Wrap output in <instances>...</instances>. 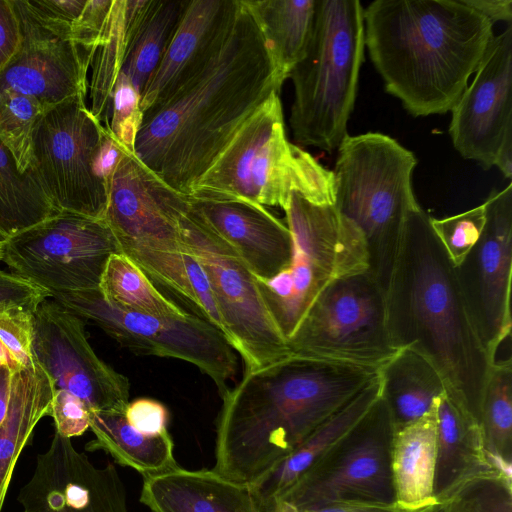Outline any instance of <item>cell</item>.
<instances>
[{"instance_id":"6da1fadb","label":"cell","mask_w":512,"mask_h":512,"mask_svg":"<svg viewBox=\"0 0 512 512\" xmlns=\"http://www.w3.org/2000/svg\"><path fill=\"white\" fill-rule=\"evenodd\" d=\"M282 85L240 0L230 33L209 65L143 114L134 155L168 186L189 196L242 124Z\"/></svg>"},{"instance_id":"7a4b0ae2","label":"cell","mask_w":512,"mask_h":512,"mask_svg":"<svg viewBox=\"0 0 512 512\" xmlns=\"http://www.w3.org/2000/svg\"><path fill=\"white\" fill-rule=\"evenodd\" d=\"M379 373L293 355L244 372L221 397L213 470L255 484Z\"/></svg>"},{"instance_id":"3957f363","label":"cell","mask_w":512,"mask_h":512,"mask_svg":"<svg viewBox=\"0 0 512 512\" xmlns=\"http://www.w3.org/2000/svg\"><path fill=\"white\" fill-rule=\"evenodd\" d=\"M420 207L407 217L385 291L387 327L397 350L426 358L447 394L479 424L482 394L492 361L468 314L455 266Z\"/></svg>"},{"instance_id":"277c9868","label":"cell","mask_w":512,"mask_h":512,"mask_svg":"<svg viewBox=\"0 0 512 512\" xmlns=\"http://www.w3.org/2000/svg\"><path fill=\"white\" fill-rule=\"evenodd\" d=\"M363 18L385 90L414 117L451 111L495 36L462 0H375Z\"/></svg>"},{"instance_id":"5b68a950","label":"cell","mask_w":512,"mask_h":512,"mask_svg":"<svg viewBox=\"0 0 512 512\" xmlns=\"http://www.w3.org/2000/svg\"><path fill=\"white\" fill-rule=\"evenodd\" d=\"M296 192L318 205H334L333 171L286 137L279 92L242 124L189 196L287 205Z\"/></svg>"},{"instance_id":"8992f818","label":"cell","mask_w":512,"mask_h":512,"mask_svg":"<svg viewBox=\"0 0 512 512\" xmlns=\"http://www.w3.org/2000/svg\"><path fill=\"white\" fill-rule=\"evenodd\" d=\"M337 150L334 207L362 233L368 272L385 292L408 214L419 205L412 188L417 158L378 132L348 134Z\"/></svg>"},{"instance_id":"52a82bcc","label":"cell","mask_w":512,"mask_h":512,"mask_svg":"<svg viewBox=\"0 0 512 512\" xmlns=\"http://www.w3.org/2000/svg\"><path fill=\"white\" fill-rule=\"evenodd\" d=\"M364 47L358 0H316L307 53L289 76L294 89L289 123L297 143L330 152L348 135Z\"/></svg>"},{"instance_id":"ba28073f","label":"cell","mask_w":512,"mask_h":512,"mask_svg":"<svg viewBox=\"0 0 512 512\" xmlns=\"http://www.w3.org/2000/svg\"><path fill=\"white\" fill-rule=\"evenodd\" d=\"M283 210L293 242L291 261L274 277L255 280L287 340L333 281L368 271V255L360 230L334 205H318L293 192Z\"/></svg>"},{"instance_id":"9c48e42d","label":"cell","mask_w":512,"mask_h":512,"mask_svg":"<svg viewBox=\"0 0 512 512\" xmlns=\"http://www.w3.org/2000/svg\"><path fill=\"white\" fill-rule=\"evenodd\" d=\"M293 356L380 370L399 350L387 327L386 296L368 271L333 281L287 339Z\"/></svg>"},{"instance_id":"30bf717a","label":"cell","mask_w":512,"mask_h":512,"mask_svg":"<svg viewBox=\"0 0 512 512\" xmlns=\"http://www.w3.org/2000/svg\"><path fill=\"white\" fill-rule=\"evenodd\" d=\"M51 298L134 353L189 362L213 380L221 397L229 389L227 381L237 368L235 349L210 323L191 314L126 311L106 301L99 289L54 293Z\"/></svg>"},{"instance_id":"8fae6325","label":"cell","mask_w":512,"mask_h":512,"mask_svg":"<svg viewBox=\"0 0 512 512\" xmlns=\"http://www.w3.org/2000/svg\"><path fill=\"white\" fill-rule=\"evenodd\" d=\"M108 132L82 95L50 108L39 121L31 168L59 211L103 219L108 183L100 156Z\"/></svg>"},{"instance_id":"7c38bea8","label":"cell","mask_w":512,"mask_h":512,"mask_svg":"<svg viewBox=\"0 0 512 512\" xmlns=\"http://www.w3.org/2000/svg\"><path fill=\"white\" fill-rule=\"evenodd\" d=\"M395 425L382 395L369 413L274 504L301 511L330 504L396 506L391 468Z\"/></svg>"},{"instance_id":"4fadbf2b","label":"cell","mask_w":512,"mask_h":512,"mask_svg":"<svg viewBox=\"0 0 512 512\" xmlns=\"http://www.w3.org/2000/svg\"><path fill=\"white\" fill-rule=\"evenodd\" d=\"M118 252L103 219L61 211L7 239L1 261L52 295L98 289L108 258Z\"/></svg>"},{"instance_id":"5bb4252c","label":"cell","mask_w":512,"mask_h":512,"mask_svg":"<svg viewBox=\"0 0 512 512\" xmlns=\"http://www.w3.org/2000/svg\"><path fill=\"white\" fill-rule=\"evenodd\" d=\"M185 250L204 269L232 347L243 359L244 372L255 371L291 354L274 323L254 275L223 241L190 212L180 220Z\"/></svg>"},{"instance_id":"9a60e30c","label":"cell","mask_w":512,"mask_h":512,"mask_svg":"<svg viewBox=\"0 0 512 512\" xmlns=\"http://www.w3.org/2000/svg\"><path fill=\"white\" fill-rule=\"evenodd\" d=\"M483 232L455 272L475 331L492 361L511 334L512 185L484 202Z\"/></svg>"},{"instance_id":"2e32d148","label":"cell","mask_w":512,"mask_h":512,"mask_svg":"<svg viewBox=\"0 0 512 512\" xmlns=\"http://www.w3.org/2000/svg\"><path fill=\"white\" fill-rule=\"evenodd\" d=\"M36 363L53 381L79 399L89 411L125 412L128 378L98 357L85 331V321L52 298L33 312Z\"/></svg>"},{"instance_id":"e0dca14e","label":"cell","mask_w":512,"mask_h":512,"mask_svg":"<svg viewBox=\"0 0 512 512\" xmlns=\"http://www.w3.org/2000/svg\"><path fill=\"white\" fill-rule=\"evenodd\" d=\"M189 207L182 194L124 151L108 181L103 220L124 248L184 252L180 220Z\"/></svg>"},{"instance_id":"ac0fdd59","label":"cell","mask_w":512,"mask_h":512,"mask_svg":"<svg viewBox=\"0 0 512 512\" xmlns=\"http://www.w3.org/2000/svg\"><path fill=\"white\" fill-rule=\"evenodd\" d=\"M452 108L449 135L465 159L494 166L503 142L512 137V25L493 37L482 61Z\"/></svg>"},{"instance_id":"d6986e66","label":"cell","mask_w":512,"mask_h":512,"mask_svg":"<svg viewBox=\"0 0 512 512\" xmlns=\"http://www.w3.org/2000/svg\"><path fill=\"white\" fill-rule=\"evenodd\" d=\"M18 502L23 512H128L115 466H95L71 439L56 432L48 449L37 455Z\"/></svg>"},{"instance_id":"ffe728a7","label":"cell","mask_w":512,"mask_h":512,"mask_svg":"<svg viewBox=\"0 0 512 512\" xmlns=\"http://www.w3.org/2000/svg\"><path fill=\"white\" fill-rule=\"evenodd\" d=\"M21 27L19 48L0 73V94L34 97L48 108L86 96L90 58L72 41L38 23L21 0H14Z\"/></svg>"},{"instance_id":"44dd1931","label":"cell","mask_w":512,"mask_h":512,"mask_svg":"<svg viewBox=\"0 0 512 512\" xmlns=\"http://www.w3.org/2000/svg\"><path fill=\"white\" fill-rule=\"evenodd\" d=\"M189 210L238 255L255 278L268 280L289 265L293 249L290 230L264 206L189 196Z\"/></svg>"},{"instance_id":"7402d4cb","label":"cell","mask_w":512,"mask_h":512,"mask_svg":"<svg viewBox=\"0 0 512 512\" xmlns=\"http://www.w3.org/2000/svg\"><path fill=\"white\" fill-rule=\"evenodd\" d=\"M240 0H189L176 33L141 95L143 114L195 79L218 54Z\"/></svg>"},{"instance_id":"603a6c76","label":"cell","mask_w":512,"mask_h":512,"mask_svg":"<svg viewBox=\"0 0 512 512\" xmlns=\"http://www.w3.org/2000/svg\"><path fill=\"white\" fill-rule=\"evenodd\" d=\"M140 501L152 512H262L251 484L180 466L144 478Z\"/></svg>"},{"instance_id":"cb8c5ba5","label":"cell","mask_w":512,"mask_h":512,"mask_svg":"<svg viewBox=\"0 0 512 512\" xmlns=\"http://www.w3.org/2000/svg\"><path fill=\"white\" fill-rule=\"evenodd\" d=\"M382 395L379 375L352 400L318 427L267 475L253 484L262 512L324 458L374 407Z\"/></svg>"},{"instance_id":"d4e9b609","label":"cell","mask_w":512,"mask_h":512,"mask_svg":"<svg viewBox=\"0 0 512 512\" xmlns=\"http://www.w3.org/2000/svg\"><path fill=\"white\" fill-rule=\"evenodd\" d=\"M434 411V496L439 502L463 480L494 469L486 460L478 422L462 406L445 392L434 401Z\"/></svg>"},{"instance_id":"484cf974","label":"cell","mask_w":512,"mask_h":512,"mask_svg":"<svg viewBox=\"0 0 512 512\" xmlns=\"http://www.w3.org/2000/svg\"><path fill=\"white\" fill-rule=\"evenodd\" d=\"M9 369V396L0 425V512L19 455L38 422L49 415L55 386L38 365Z\"/></svg>"},{"instance_id":"4316f807","label":"cell","mask_w":512,"mask_h":512,"mask_svg":"<svg viewBox=\"0 0 512 512\" xmlns=\"http://www.w3.org/2000/svg\"><path fill=\"white\" fill-rule=\"evenodd\" d=\"M436 418L434 405L420 419L395 431L391 468L396 506L419 512L438 504L434 496Z\"/></svg>"},{"instance_id":"83f0119b","label":"cell","mask_w":512,"mask_h":512,"mask_svg":"<svg viewBox=\"0 0 512 512\" xmlns=\"http://www.w3.org/2000/svg\"><path fill=\"white\" fill-rule=\"evenodd\" d=\"M121 252L165 296L169 298L172 295V298L180 300L182 309L215 326L229 340L208 277L198 260L187 250L168 252L148 248H124Z\"/></svg>"},{"instance_id":"f1b7e54d","label":"cell","mask_w":512,"mask_h":512,"mask_svg":"<svg viewBox=\"0 0 512 512\" xmlns=\"http://www.w3.org/2000/svg\"><path fill=\"white\" fill-rule=\"evenodd\" d=\"M282 83L305 57L313 34L316 0H243Z\"/></svg>"},{"instance_id":"f546056e","label":"cell","mask_w":512,"mask_h":512,"mask_svg":"<svg viewBox=\"0 0 512 512\" xmlns=\"http://www.w3.org/2000/svg\"><path fill=\"white\" fill-rule=\"evenodd\" d=\"M89 415V428L95 439L86 444L88 451L103 450L118 464L135 469L144 478L179 466L168 431L145 435L130 425L124 412L90 411Z\"/></svg>"},{"instance_id":"4dcf8cb0","label":"cell","mask_w":512,"mask_h":512,"mask_svg":"<svg viewBox=\"0 0 512 512\" xmlns=\"http://www.w3.org/2000/svg\"><path fill=\"white\" fill-rule=\"evenodd\" d=\"M382 398L391 413L395 431L410 424L433 408L446 392L437 369L422 355L401 349L380 369Z\"/></svg>"},{"instance_id":"1f68e13d","label":"cell","mask_w":512,"mask_h":512,"mask_svg":"<svg viewBox=\"0 0 512 512\" xmlns=\"http://www.w3.org/2000/svg\"><path fill=\"white\" fill-rule=\"evenodd\" d=\"M188 3L189 0H146L120 71L140 95L158 69Z\"/></svg>"},{"instance_id":"d6a6232c","label":"cell","mask_w":512,"mask_h":512,"mask_svg":"<svg viewBox=\"0 0 512 512\" xmlns=\"http://www.w3.org/2000/svg\"><path fill=\"white\" fill-rule=\"evenodd\" d=\"M146 0H113L90 66L91 113L108 129L112 93L121 71L134 25Z\"/></svg>"},{"instance_id":"836d02e7","label":"cell","mask_w":512,"mask_h":512,"mask_svg":"<svg viewBox=\"0 0 512 512\" xmlns=\"http://www.w3.org/2000/svg\"><path fill=\"white\" fill-rule=\"evenodd\" d=\"M59 212L32 168L21 172L0 142V242Z\"/></svg>"},{"instance_id":"e575fe53","label":"cell","mask_w":512,"mask_h":512,"mask_svg":"<svg viewBox=\"0 0 512 512\" xmlns=\"http://www.w3.org/2000/svg\"><path fill=\"white\" fill-rule=\"evenodd\" d=\"M98 289L106 301L126 311L164 317L189 314L157 289L122 252L108 258Z\"/></svg>"},{"instance_id":"d590c367","label":"cell","mask_w":512,"mask_h":512,"mask_svg":"<svg viewBox=\"0 0 512 512\" xmlns=\"http://www.w3.org/2000/svg\"><path fill=\"white\" fill-rule=\"evenodd\" d=\"M485 452L511 461L512 361L496 360L490 367L479 412Z\"/></svg>"},{"instance_id":"8d00e7d4","label":"cell","mask_w":512,"mask_h":512,"mask_svg":"<svg viewBox=\"0 0 512 512\" xmlns=\"http://www.w3.org/2000/svg\"><path fill=\"white\" fill-rule=\"evenodd\" d=\"M49 109L34 97L11 91L0 94V142L23 173L32 167L35 130Z\"/></svg>"},{"instance_id":"74e56055","label":"cell","mask_w":512,"mask_h":512,"mask_svg":"<svg viewBox=\"0 0 512 512\" xmlns=\"http://www.w3.org/2000/svg\"><path fill=\"white\" fill-rule=\"evenodd\" d=\"M438 503L444 512H512L511 481L496 471L460 482Z\"/></svg>"},{"instance_id":"f35d334b","label":"cell","mask_w":512,"mask_h":512,"mask_svg":"<svg viewBox=\"0 0 512 512\" xmlns=\"http://www.w3.org/2000/svg\"><path fill=\"white\" fill-rule=\"evenodd\" d=\"M431 226L454 266L459 265L479 240L486 222L485 204L443 219Z\"/></svg>"},{"instance_id":"ab89813d","label":"cell","mask_w":512,"mask_h":512,"mask_svg":"<svg viewBox=\"0 0 512 512\" xmlns=\"http://www.w3.org/2000/svg\"><path fill=\"white\" fill-rule=\"evenodd\" d=\"M141 95L123 74L119 73L112 93L108 130L127 152L134 153V143L143 119Z\"/></svg>"},{"instance_id":"60d3db41","label":"cell","mask_w":512,"mask_h":512,"mask_svg":"<svg viewBox=\"0 0 512 512\" xmlns=\"http://www.w3.org/2000/svg\"><path fill=\"white\" fill-rule=\"evenodd\" d=\"M33 312L17 305L0 306V343L13 364L35 366Z\"/></svg>"},{"instance_id":"b9f144b4","label":"cell","mask_w":512,"mask_h":512,"mask_svg":"<svg viewBox=\"0 0 512 512\" xmlns=\"http://www.w3.org/2000/svg\"><path fill=\"white\" fill-rule=\"evenodd\" d=\"M89 409L71 392L55 389L49 416L53 418L55 432L71 439L82 435L90 424Z\"/></svg>"},{"instance_id":"7bdbcfd3","label":"cell","mask_w":512,"mask_h":512,"mask_svg":"<svg viewBox=\"0 0 512 512\" xmlns=\"http://www.w3.org/2000/svg\"><path fill=\"white\" fill-rule=\"evenodd\" d=\"M125 417L137 431L155 436L167 431L168 411L159 401L151 398H138L129 402Z\"/></svg>"},{"instance_id":"ee69618b","label":"cell","mask_w":512,"mask_h":512,"mask_svg":"<svg viewBox=\"0 0 512 512\" xmlns=\"http://www.w3.org/2000/svg\"><path fill=\"white\" fill-rule=\"evenodd\" d=\"M46 298H51V295L45 289L0 270V306L17 305L34 312Z\"/></svg>"},{"instance_id":"f6af8a7d","label":"cell","mask_w":512,"mask_h":512,"mask_svg":"<svg viewBox=\"0 0 512 512\" xmlns=\"http://www.w3.org/2000/svg\"><path fill=\"white\" fill-rule=\"evenodd\" d=\"M21 27L14 0H0V73L16 54Z\"/></svg>"},{"instance_id":"bcb514c9","label":"cell","mask_w":512,"mask_h":512,"mask_svg":"<svg viewBox=\"0 0 512 512\" xmlns=\"http://www.w3.org/2000/svg\"><path fill=\"white\" fill-rule=\"evenodd\" d=\"M466 5L472 7L493 25L495 22L504 21L511 24L512 1L511 0H462Z\"/></svg>"},{"instance_id":"7dc6e473","label":"cell","mask_w":512,"mask_h":512,"mask_svg":"<svg viewBox=\"0 0 512 512\" xmlns=\"http://www.w3.org/2000/svg\"><path fill=\"white\" fill-rule=\"evenodd\" d=\"M273 512H405L397 506H380L362 503H339L330 504L314 509L301 511H283L275 510Z\"/></svg>"},{"instance_id":"c3c4849f","label":"cell","mask_w":512,"mask_h":512,"mask_svg":"<svg viewBox=\"0 0 512 512\" xmlns=\"http://www.w3.org/2000/svg\"><path fill=\"white\" fill-rule=\"evenodd\" d=\"M494 166L507 179L512 177V137L507 138L498 150Z\"/></svg>"},{"instance_id":"681fc988","label":"cell","mask_w":512,"mask_h":512,"mask_svg":"<svg viewBox=\"0 0 512 512\" xmlns=\"http://www.w3.org/2000/svg\"><path fill=\"white\" fill-rule=\"evenodd\" d=\"M9 396V369L0 368V425L5 417Z\"/></svg>"},{"instance_id":"f907efd6","label":"cell","mask_w":512,"mask_h":512,"mask_svg":"<svg viewBox=\"0 0 512 512\" xmlns=\"http://www.w3.org/2000/svg\"><path fill=\"white\" fill-rule=\"evenodd\" d=\"M13 364V362L10 360L6 350L0 343V368L1 367H8L10 368Z\"/></svg>"},{"instance_id":"816d5d0a","label":"cell","mask_w":512,"mask_h":512,"mask_svg":"<svg viewBox=\"0 0 512 512\" xmlns=\"http://www.w3.org/2000/svg\"><path fill=\"white\" fill-rule=\"evenodd\" d=\"M419 512H444L440 503Z\"/></svg>"},{"instance_id":"f5cc1de1","label":"cell","mask_w":512,"mask_h":512,"mask_svg":"<svg viewBox=\"0 0 512 512\" xmlns=\"http://www.w3.org/2000/svg\"><path fill=\"white\" fill-rule=\"evenodd\" d=\"M3 255V243L0 242V261L2 260Z\"/></svg>"}]
</instances>
